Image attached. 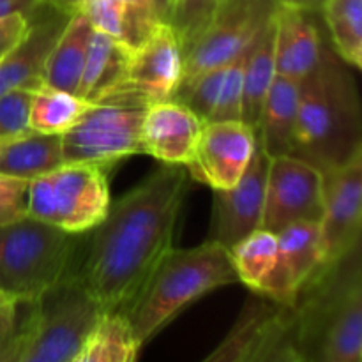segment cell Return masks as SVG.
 <instances>
[{
    "instance_id": "cell-7",
    "label": "cell",
    "mask_w": 362,
    "mask_h": 362,
    "mask_svg": "<svg viewBox=\"0 0 362 362\" xmlns=\"http://www.w3.org/2000/svg\"><path fill=\"white\" fill-rule=\"evenodd\" d=\"M106 311L74 276L32 306L20 362H71Z\"/></svg>"
},
{
    "instance_id": "cell-11",
    "label": "cell",
    "mask_w": 362,
    "mask_h": 362,
    "mask_svg": "<svg viewBox=\"0 0 362 362\" xmlns=\"http://www.w3.org/2000/svg\"><path fill=\"white\" fill-rule=\"evenodd\" d=\"M324 173L297 156L269 159L262 228L272 233L296 223H320Z\"/></svg>"
},
{
    "instance_id": "cell-43",
    "label": "cell",
    "mask_w": 362,
    "mask_h": 362,
    "mask_svg": "<svg viewBox=\"0 0 362 362\" xmlns=\"http://www.w3.org/2000/svg\"><path fill=\"white\" fill-rule=\"evenodd\" d=\"M7 138H4V140H0V148H2V145H4V141H6Z\"/></svg>"
},
{
    "instance_id": "cell-37",
    "label": "cell",
    "mask_w": 362,
    "mask_h": 362,
    "mask_svg": "<svg viewBox=\"0 0 362 362\" xmlns=\"http://www.w3.org/2000/svg\"><path fill=\"white\" fill-rule=\"evenodd\" d=\"M34 303H35V300H34ZM34 303H32V306H34ZM32 306H30V311H28L27 318H25L23 325H21L20 332L14 336V339L9 343V345L6 346V350H4V352H0V362H20V357H21V352H23L25 341H27L28 322H30Z\"/></svg>"
},
{
    "instance_id": "cell-25",
    "label": "cell",
    "mask_w": 362,
    "mask_h": 362,
    "mask_svg": "<svg viewBox=\"0 0 362 362\" xmlns=\"http://www.w3.org/2000/svg\"><path fill=\"white\" fill-rule=\"evenodd\" d=\"M141 346L126 315L105 313L71 362H136Z\"/></svg>"
},
{
    "instance_id": "cell-32",
    "label": "cell",
    "mask_w": 362,
    "mask_h": 362,
    "mask_svg": "<svg viewBox=\"0 0 362 362\" xmlns=\"http://www.w3.org/2000/svg\"><path fill=\"white\" fill-rule=\"evenodd\" d=\"M225 69L226 66L214 67V69H207L193 76L191 80L184 81L179 85L173 99L186 105L204 122H209L212 113H214L216 105H218L219 94H221Z\"/></svg>"
},
{
    "instance_id": "cell-31",
    "label": "cell",
    "mask_w": 362,
    "mask_h": 362,
    "mask_svg": "<svg viewBox=\"0 0 362 362\" xmlns=\"http://www.w3.org/2000/svg\"><path fill=\"white\" fill-rule=\"evenodd\" d=\"M223 0H173L168 25L186 53L204 34Z\"/></svg>"
},
{
    "instance_id": "cell-2",
    "label": "cell",
    "mask_w": 362,
    "mask_h": 362,
    "mask_svg": "<svg viewBox=\"0 0 362 362\" xmlns=\"http://www.w3.org/2000/svg\"><path fill=\"white\" fill-rule=\"evenodd\" d=\"M297 362H362V246L324 265L290 308Z\"/></svg>"
},
{
    "instance_id": "cell-21",
    "label": "cell",
    "mask_w": 362,
    "mask_h": 362,
    "mask_svg": "<svg viewBox=\"0 0 362 362\" xmlns=\"http://www.w3.org/2000/svg\"><path fill=\"white\" fill-rule=\"evenodd\" d=\"M131 48L101 30H92L87 59L76 95L90 105L103 101L119 85L129 62Z\"/></svg>"
},
{
    "instance_id": "cell-20",
    "label": "cell",
    "mask_w": 362,
    "mask_h": 362,
    "mask_svg": "<svg viewBox=\"0 0 362 362\" xmlns=\"http://www.w3.org/2000/svg\"><path fill=\"white\" fill-rule=\"evenodd\" d=\"M95 30L134 49L163 23L145 0H85L80 7Z\"/></svg>"
},
{
    "instance_id": "cell-33",
    "label": "cell",
    "mask_w": 362,
    "mask_h": 362,
    "mask_svg": "<svg viewBox=\"0 0 362 362\" xmlns=\"http://www.w3.org/2000/svg\"><path fill=\"white\" fill-rule=\"evenodd\" d=\"M34 88H14L0 95V140L27 133L28 110Z\"/></svg>"
},
{
    "instance_id": "cell-19",
    "label": "cell",
    "mask_w": 362,
    "mask_h": 362,
    "mask_svg": "<svg viewBox=\"0 0 362 362\" xmlns=\"http://www.w3.org/2000/svg\"><path fill=\"white\" fill-rule=\"evenodd\" d=\"M297 117H299V81L276 74L258 119L257 141L269 158L293 156Z\"/></svg>"
},
{
    "instance_id": "cell-3",
    "label": "cell",
    "mask_w": 362,
    "mask_h": 362,
    "mask_svg": "<svg viewBox=\"0 0 362 362\" xmlns=\"http://www.w3.org/2000/svg\"><path fill=\"white\" fill-rule=\"evenodd\" d=\"M361 154L362 115L356 78L325 42L317 66L299 81L293 156L327 172Z\"/></svg>"
},
{
    "instance_id": "cell-27",
    "label": "cell",
    "mask_w": 362,
    "mask_h": 362,
    "mask_svg": "<svg viewBox=\"0 0 362 362\" xmlns=\"http://www.w3.org/2000/svg\"><path fill=\"white\" fill-rule=\"evenodd\" d=\"M90 106L76 94L39 85L34 88L28 110V127L45 134H64Z\"/></svg>"
},
{
    "instance_id": "cell-23",
    "label": "cell",
    "mask_w": 362,
    "mask_h": 362,
    "mask_svg": "<svg viewBox=\"0 0 362 362\" xmlns=\"http://www.w3.org/2000/svg\"><path fill=\"white\" fill-rule=\"evenodd\" d=\"M64 165L60 134H45L28 129L7 138L0 148V173L34 180Z\"/></svg>"
},
{
    "instance_id": "cell-41",
    "label": "cell",
    "mask_w": 362,
    "mask_h": 362,
    "mask_svg": "<svg viewBox=\"0 0 362 362\" xmlns=\"http://www.w3.org/2000/svg\"><path fill=\"white\" fill-rule=\"evenodd\" d=\"M325 0H281V4H286V6L299 7V9L311 11V13H318Z\"/></svg>"
},
{
    "instance_id": "cell-24",
    "label": "cell",
    "mask_w": 362,
    "mask_h": 362,
    "mask_svg": "<svg viewBox=\"0 0 362 362\" xmlns=\"http://www.w3.org/2000/svg\"><path fill=\"white\" fill-rule=\"evenodd\" d=\"M274 53V18L271 23L255 37L247 52L246 69H244V90L240 120L257 129L265 95L276 78Z\"/></svg>"
},
{
    "instance_id": "cell-36",
    "label": "cell",
    "mask_w": 362,
    "mask_h": 362,
    "mask_svg": "<svg viewBox=\"0 0 362 362\" xmlns=\"http://www.w3.org/2000/svg\"><path fill=\"white\" fill-rule=\"evenodd\" d=\"M28 27L30 14H13L0 20V59H4L23 39Z\"/></svg>"
},
{
    "instance_id": "cell-5",
    "label": "cell",
    "mask_w": 362,
    "mask_h": 362,
    "mask_svg": "<svg viewBox=\"0 0 362 362\" xmlns=\"http://www.w3.org/2000/svg\"><path fill=\"white\" fill-rule=\"evenodd\" d=\"M80 235L34 218L0 226V293L34 303L73 276Z\"/></svg>"
},
{
    "instance_id": "cell-26",
    "label": "cell",
    "mask_w": 362,
    "mask_h": 362,
    "mask_svg": "<svg viewBox=\"0 0 362 362\" xmlns=\"http://www.w3.org/2000/svg\"><path fill=\"white\" fill-rule=\"evenodd\" d=\"M279 308L272 300L265 299V297L253 296L244 303L243 310H240L239 317L235 318L230 331L226 332L225 338L221 339L218 346L209 354L202 362H240L255 339L260 336L265 325L269 324L272 317L278 313Z\"/></svg>"
},
{
    "instance_id": "cell-18",
    "label": "cell",
    "mask_w": 362,
    "mask_h": 362,
    "mask_svg": "<svg viewBox=\"0 0 362 362\" xmlns=\"http://www.w3.org/2000/svg\"><path fill=\"white\" fill-rule=\"evenodd\" d=\"M311 11L279 4L274 16L276 73L300 81L313 71L324 49V37Z\"/></svg>"
},
{
    "instance_id": "cell-30",
    "label": "cell",
    "mask_w": 362,
    "mask_h": 362,
    "mask_svg": "<svg viewBox=\"0 0 362 362\" xmlns=\"http://www.w3.org/2000/svg\"><path fill=\"white\" fill-rule=\"evenodd\" d=\"M240 362H297L290 308H279Z\"/></svg>"
},
{
    "instance_id": "cell-10",
    "label": "cell",
    "mask_w": 362,
    "mask_h": 362,
    "mask_svg": "<svg viewBox=\"0 0 362 362\" xmlns=\"http://www.w3.org/2000/svg\"><path fill=\"white\" fill-rule=\"evenodd\" d=\"M141 108L90 105L73 127L60 134L64 163H94L113 166L141 152Z\"/></svg>"
},
{
    "instance_id": "cell-28",
    "label": "cell",
    "mask_w": 362,
    "mask_h": 362,
    "mask_svg": "<svg viewBox=\"0 0 362 362\" xmlns=\"http://www.w3.org/2000/svg\"><path fill=\"white\" fill-rule=\"evenodd\" d=\"M336 55L354 69L362 67V0H325L320 7Z\"/></svg>"
},
{
    "instance_id": "cell-29",
    "label": "cell",
    "mask_w": 362,
    "mask_h": 362,
    "mask_svg": "<svg viewBox=\"0 0 362 362\" xmlns=\"http://www.w3.org/2000/svg\"><path fill=\"white\" fill-rule=\"evenodd\" d=\"M228 251L239 283H244L253 293L260 292L278 260V235L258 228Z\"/></svg>"
},
{
    "instance_id": "cell-15",
    "label": "cell",
    "mask_w": 362,
    "mask_h": 362,
    "mask_svg": "<svg viewBox=\"0 0 362 362\" xmlns=\"http://www.w3.org/2000/svg\"><path fill=\"white\" fill-rule=\"evenodd\" d=\"M278 235V260L257 296L292 308L308 281L324 267L318 223H296Z\"/></svg>"
},
{
    "instance_id": "cell-12",
    "label": "cell",
    "mask_w": 362,
    "mask_h": 362,
    "mask_svg": "<svg viewBox=\"0 0 362 362\" xmlns=\"http://www.w3.org/2000/svg\"><path fill=\"white\" fill-rule=\"evenodd\" d=\"M324 173L320 226L324 265L345 257L362 237V154Z\"/></svg>"
},
{
    "instance_id": "cell-34",
    "label": "cell",
    "mask_w": 362,
    "mask_h": 362,
    "mask_svg": "<svg viewBox=\"0 0 362 362\" xmlns=\"http://www.w3.org/2000/svg\"><path fill=\"white\" fill-rule=\"evenodd\" d=\"M28 180L0 173V226L27 218Z\"/></svg>"
},
{
    "instance_id": "cell-17",
    "label": "cell",
    "mask_w": 362,
    "mask_h": 362,
    "mask_svg": "<svg viewBox=\"0 0 362 362\" xmlns=\"http://www.w3.org/2000/svg\"><path fill=\"white\" fill-rule=\"evenodd\" d=\"M204 124L200 117L175 99L156 103L144 112L140 129L141 152L163 165L186 168L200 140Z\"/></svg>"
},
{
    "instance_id": "cell-6",
    "label": "cell",
    "mask_w": 362,
    "mask_h": 362,
    "mask_svg": "<svg viewBox=\"0 0 362 362\" xmlns=\"http://www.w3.org/2000/svg\"><path fill=\"white\" fill-rule=\"evenodd\" d=\"M108 168L94 163H64L30 180L27 216L81 235L105 219L112 205Z\"/></svg>"
},
{
    "instance_id": "cell-9",
    "label": "cell",
    "mask_w": 362,
    "mask_h": 362,
    "mask_svg": "<svg viewBox=\"0 0 362 362\" xmlns=\"http://www.w3.org/2000/svg\"><path fill=\"white\" fill-rule=\"evenodd\" d=\"M279 4L281 0H223L204 34L184 53L180 83L235 59L271 23Z\"/></svg>"
},
{
    "instance_id": "cell-14",
    "label": "cell",
    "mask_w": 362,
    "mask_h": 362,
    "mask_svg": "<svg viewBox=\"0 0 362 362\" xmlns=\"http://www.w3.org/2000/svg\"><path fill=\"white\" fill-rule=\"evenodd\" d=\"M269 159L260 145H257L253 159L239 182L228 189L214 191L209 240L230 250L233 244L262 228Z\"/></svg>"
},
{
    "instance_id": "cell-16",
    "label": "cell",
    "mask_w": 362,
    "mask_h": 362,
    "mask_svg": "<svg viewBox=\"0 0 362 362\" xmlns=\"http://www.w3.org/2000/svg\"><path fill=\"white\" fill-rule=\"evenodd\" d=\"M71 14L42 4L30 13V27L20 42L0 59V95L14 88H37L45 64Z\"/></svg>"
},
{
    "instance_id": "cell-38",
    "label": "cell",
    "mask_w": 362,
    "mask_h": 362,
    "mask_svg": "<svg viewBox=\"0 0 362 362\" xmlns=\"http://www.w3.org/2000/svg\"><path fill=\"white\" fill-rule=\"evenodd\" d=\"M46 0H0V20L13 14H30Z\"/></svg>"
},
{
    "instance_id": "cell-8",
    "label": "cell",
    "mask_w": 362,
    "mask_h": 362,
    "mask_svg": "<svg viewBox=\"0 0 362 362\" xmlns=\"http://www.w3.org/2000/svg\"><path fill=\"white\" fill-rule=\"evenodd\" d=\"M184 73V52L168 23H159L152 34L131 49L126 73L98 105L148 108L175 95Z\"/></svg>"
},
{
    "instance_id": "cell-42",
    "label": "cell",
    "mask_w": 362,
    "mask_h": 362,
    "mask_svg": "<svg viewBox=\"0 0 362 362\" xmlns=\"http://www.w3.org/2000/svg\"><path fill=\"white\" fill-rule=\"evenodd\" d=\"M9 300H16V299H11V297H7V296H4V293H0V306H2V304H6V303H9Z\"/></svg>"
},
{
    "instance_id": "cell-4",
    "label": "cell",
    "mask_w": 362,
    "mask_h": 362,
    "mask_svg": "<svg viewBox=\"0 0 362 362\" xmlns=\"http://www.w3.org/2000/svg\"><path fill=\"white\" fill-rule=\"evenodd\" d=\"M233 283L239 279L221 244L207 239L189 250L173 247L124 315L144 346L191 304Z\"/></svg>"
},
{
    "instance_id": "cell-35",
    "label": "cell",
    "mask_w": 362,
    "mask_h": 362,
    "mask_svg": "<svg viewBox=\"0 0 362 362\" xmlns=\"http://www.w3.org/2000/svg\"><path fill=\"white\" fill-rule=\"evenodd\" d=\"M30 306L32 303L25 300H9L0 306V352H4L14 336L20 332Z\"/></svg>"
},
{
    "instance_id": "cell-40",
    "label": "cell",
    "mask_w": 362,
    "mask_h": 362,
    "mask_svg": "<svg viewBox=\"0 0 362 362\" xmlns=\"http://www.w3.org/2000/svg\"><path fill=\"white\" fill-rule=\"evenodd\" d=\"M85 0H46L48 6H52L53 9L60 11L64 14H74L80 11V7L83 6Z\"/></svg>"
},
{
    "instance_id": "cell-13",
    "label": "cell",
    "mask_w": 362,
    "mask_h": 362,
    "mask_svg": "<svg viewBox=\"0 0 362 362\" xmlns=\"http://www.w3.org/2000/svg\"><path fill=\"white\" fill-rule=\"evenodd\" d=\"M257 134L243 120L205 122L194 154L186 166L189 177L212 191L235 186L257 151Z\"/></svg>"
},
{
    "instance_id": "cell-39",
    "label": "cell",
    "mask_w": 362,
    "mask_h": 362,
    "mask_svg": "<svg viewBox=\"0 0 362 362\" xmlns=\"http://www.w3.org/2000/svg\"><path fill=\"white\" fill-rule=\"evenodd\" d=\"M145 2L152 7L156 16H158L163 23H168L170 14H172L173 0H145Z\"/></svg>"
},
{
    "instance_id": "cell-22",
    "label": "cell",
    "mask_w": 362,
    "mask_h": 362,
    "mask_svg": "<svg viewBox=\"0 0 362 362\" xmlns=\"http://www.w3.org/2000/svg\"><path fill=\"white\" fill-rule=\"evenodd\" d=\"M94 27L80 11L71 14L45 64L42 83L76 94Z\"/></svg>"
},
{
    "instance_id": "cell-1",
    "label": "cell",
    "mask_w": 362,
    "mask_h": 362,
    "mask_svg": "<svg viewBox=\"0 0 362 362\" xmlns=\"http://www.w3.org/2000/svg\"><path fill=\"white\" fill-rule=\"evenodd\" d=\"M187 186L184 166H159L80 235L73 276L106 313H126L173 250Z\"/></svg>"
}]
</instances>
